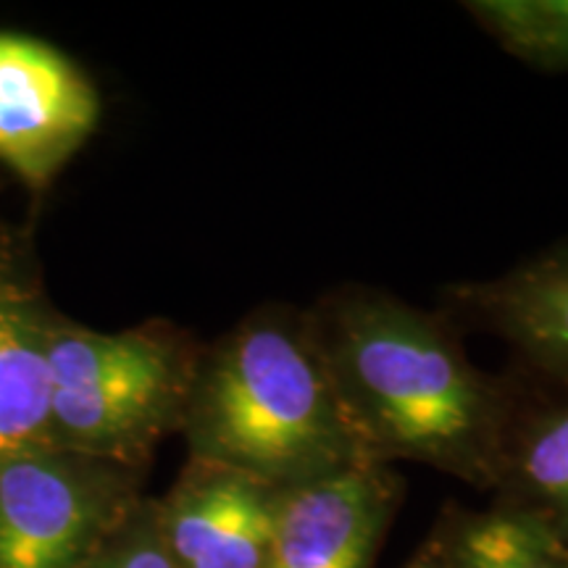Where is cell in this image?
<instances>
[{"mask_svg": "<svg viewBox=\"0 0 568 568\" xmlns=\"http://www.w3.org/2000/svg\"><path fill=\"white\" fill-rule=\"evenodd\" d=\"M305 324L368 464L432 466L493 487L510 385L464 353L450 324L372 287H339Z\"/></svg>", "mask_w": 568, "mask_h": 568, "instance_id": "cell-1", "label": "cell"}, {"mask_svg": "<svg viewBox=\"0 0 568 568\" xmlns=\"http://www.w3.org/2000/svg\"><path fill=\"white\" fill-rule=\"evenodd\" d=\"M190 456L276 489L368 464L318 355L305 311H255L201 353L182 418Z\"/></svg>", "mask_w": 568, "mask_h": 568, "instance_id": "cell-2", "label": "cell"}, {"mask_svg": "<svg viewBox=\"0 0 568 568\" xmlns=\"http://www.w3.org/2000/svg\"><path fill=\"white\" fill-rule=\"evenodd\" d=\"M201 351L163 326H48L51 437L61 450L134 468L182 429Z\"/></svg>", "mask_w": 568, "mask_h": 568, "instance_id": "cell-3", "label": "cell"}, {"mask_svg": "<svg viewBox=\"0 0 568 568\" xmlns=\"http://www.w3.org/2000/svg\"><path fill=\"white\" fill-rule=\"evenodd\" d=\"M134 468L61 447L0 464V568H84L132 510Z\"/></svg>", "mask_w": 568, "mask_h": 568, "instance_id": "cell-4", "label": "cell"}, {"mask_svg": "<svg viewBox=\"0 0 568 568\" xmlns=\"http://www.w3.org/2000/svg\"><path fill=\"white\" fill-rule=\"evenodd\" d=\"M101 116L82 69L48 42L0 32V163L45 187Z\"/></svg>", "mask_w": 568, "mask_h": 568, "instance_id": "cell-5", "label": "cell"}, {"mask_svg": "<svg viewBox=\"0 0 568 568\" xmlns=\"http://www.w3.org/2000/svg\"><path fill=\"white\" fill-rule=\"evenodd\" d=\"M282 489L237 468L190 458L159 508L176 568H264Z\"/></svg>", "mask_w": 568, "mask_h": 568, "instance_id": "cell-6", "label": "cell"}, {"mask_svg": "<svg viewBox=\"0 0 568 568\" xmlns=\"http://www.w3.org/2000/svg\"><path fill=\"white\" fill-rule=\"evenodd\" d=\"M397 495L387 466L284 489L264 568H372Z\"/></svg>", "mask_w": 568, "mask_h": 568, "instance_id": "cell-7", "label": "cell"}, {"mask_svg": "<svg viewBox=\"0 0 568 568\" xmlns=\"http://www.w3.org/2000/svg\"><path fill=\"white\" fill-rule=\"evenodd\" d=\"M453 308L568 387V247L453 290Z\"/></svg>", "mask_w": 568, "mask_h": 568, "instance_id": "cell-8", "label": "cell"}, {"mask_svg": "<svg viewBox=\"0 0 568 568\" xmlns=\"http://www.w3.org/2000/svg\"><path fill=\"white\" fill-rule=\"evenodd\" d=\"M51 437L48 326L9 282H0V464Z\"/></svg>", "mask_w": 568, "mask_h": 568, "instance_id": "cell-9", "label": "cell"}, {"mask_svg": "<svg viewBox=\"0 0 568 568\" xmlns=\"http://www.w3.org/2000/svg\"><path fill=\"white\" fill-rule=\"evenodd\" d=\"M493 489L568 537V403L524 408L510 387Z\"/></svg>", "mask_w": 568, "mask_h": 568, "instance_id": "cell-10", "label": "cell"}, {"mask_svg": "<svg viewBox=\"0 0 568 568\" xmlns=\"http://www.w3.org/2000/svg\"><path fill=\"white\" fill-rule=\"evenodd\" d=\"M439 568H568V537L510 503L450 516L437 531Z\"/></svg>", "mask_w": 568, "mask_h": 568, "instance_id": "cell-11", "label": "cell"}, {"mask_svg": "<svg viewBox=\"0 0 568 568\" xmlns=\"http://www.w3.org/2000/svg\"><path fill=\"white\" fill-rule=\"evenodd\" d=\"M468 13L516 59L568 69V0H477Z\"/></svg>", "mask_w": 568, "mask_h": 568, "instance_id": "cell-12", "label": "cell"}, {"mask_svg": "<svg viewBox=\"0 0 568 568\" xmlns=\"http://www.w3.org/2000/svg\"><path fill=\"white\" fill-rule=\"evenodd\" d=\"M84 568H176L163 545L155 503H140Z\"/></svg>", "mask_w": 568, "mask_h": 568, "instance_id": "cell-13", "label": "cell"}, {"mask_svg": "<svg viewBox=\"0 0 568 568\" xmlns=\"http://www.w3.org/2000/svg\"><path fill=\"white\" fill-rule=\"evenodd\" d=\"M406 568H439V542H437V531L432 535L429 542L424 545L422 550L416 552L414 560Z\"/></svg>", "mask_w": 568, "mask_h": 568, "instance_id": "cell-14", "label": "cell"}]
</instances>
